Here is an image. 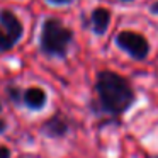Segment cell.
I'll return each instance as SVG.
<instances>
[{"label":"cell","mask_w":158,"mask_h":158,"mask_svg":"<svg viewBox=\"0 0 158 158\" xmlns=\"http://www.w3.org/2000/svg\"><path fill=\"white\" fill-rule=\"evenodd\" d=\"M95 90L99 94L102 109L110 114L124 112L134 100V94L129 83L121 75L112 72H100L97 75Z\"/></svg>","instance_id":"1"},{"label":"cell","mask_w":158,"mask_h":158,"mask_svg":"<svg viewBox=\"0 0 158 158\" xmlns=\"http://www.w3.org/2000/svg\"><path fill=\"white\" fill-rule=\"evenodd\" d=\"M72 32L56 19H48L43 24L41 31V48L49 56H65L70 43Z\"/></svg>","instance_id":"2"},{"label":"cell","mask_w":158,"mask_h":158,"mask_svg":"<svg viewBox=\"0 0 158 158\" xmlns=\"http://www.w3.org/2000/svg\"><path fill=\"white\" fill-rule=\"evenodd\" d=\"M116 41H117V44H119L126 53H129L134 60H144L148 55V51H150L148 41L141 34L133 32V31H124V32H121V34H117Z\"/></svg>","instance_id":"3"},{"label":"cell","mask_w":158,"mask_h":158,"mask_svg":"<svg viewBox=\"0 0 158 158\" xmlns=\"http://www.w3.org/2000/svg\"><path fill=\"white\" fill-rule=\"evenodd\" d=\"M0 24L2 29L9 34V38L14 43H17L22 38V24L10 10H2L0 12Z\"/></svg>","instance_id":"4"},{"label":"cell","mask_w":158,"mask_h":158,"mask_svg":"<svg viewBox=\"0 0 158 158\" xmlns=\"http://www.w3.org/2000/svg\"><path fill=\"white\" fill-rule=\"evenodd\" d=\"M66 129H68V124H66V121L60 116H53L51 119H49L48 123H44V126H43V133L51 136V138L63 136V134L66 133Z\"/></svg>","instance_id":"5"},{"label":"cell","mask_w":158,"mask_h":158,"mask_svg":"<svg viewBox=\"0 0 158 158\" xmlns=\"http://www.w3.org/2000/svg\"><path fill=\"white\" fill-rule=\"evenodd\" d=\"M24 102H26V106H27L29 109H34V110L44 107V104H46V94H44V90L38 89V87H32V89L26 90Z\"/></svg>","instance_id":"6"},{"label":"cell","mask_w":158,"mask_h":158,"mask_svg":"<svg viewBox=\"0 0 158 158\" xmlns=\"http://www.w3.org/2000/svg\"><path fill=\"white\" fill-rule=\"evenodd\" d=\"M109 21H110V14L107 9H95L92 12V26H94V31L97 34H104L107 31V26H109Z\"/></svg>","instance_id":"7"},{"label":"cell","mask_w":158,"mask_h":158,"mask_svg":"<svg viewBox=\"0 0 158 158\" xmlns=\"http://www.w3.org/2000/svg\"><path fill=\"white\" fill-rule=\"evenodd\" d=\"M14 44H15V43L9 38V34L0 27V51H9Z\"/></svg>","instance_id":"8"},{"label":"cell","mask_w":158,"mask_h":158,"mask_svg":"<svg viewBox=\"0 0 158 158\" xmlns=\"http://www.w3.org/2000/svg\"><path fill=\"white\" fill-rule=\"evenodd\" d=\"M0 158H10V150L5 146H0Z\"/></svg>","instance_id":"9"},{"label":"cell","mask_w":158,"mask_h":158,"mask_svg":"<svg viewBox=\"0 0 158 158\" xmlns=\"http://www.w3.org/2000/svg\"><path fill=\"white\" fill-rule=\"evenodd\" d=\"M49 4H68V2H72V0H48Z\"/></svg>","instance_id":"10"},{"label":"cell","mask_w":158,"mask_h":158,"mask_svg":"<svg viewBox=\"0 0 158 158\" xmlns=\"http://www.w3.org/2000/svg\"><path fill=\"white\" fill-rule=\"evenodd\" d=\"M5 127H7L5 121H2V119H0V133H4V131H5Z\"/></svg>","instance_id":"11"},{"label":"cell","mask_w":158,"mask_h":158,"mask_svg":"<svg viewBox=\"0 0 158 158\" xmlns=\"http://www.w3.org/2000/svg\"><path fill=\"white\" fill-rule=\"evenodd\" d=\"M151 12H153V14H158V2L153 5V7H151Z\"/></svg>","instance_id":"12"},{"label":"cell","mask_w":158,"mask_h":158,"mask_svg":"<svg viewBox=\"0 0 158 158\" xmlns=\"http://www.w3.org/2000/svg\"><path fill=\"white\" fill-rule=\"evenodd\" d=\"M0 109H2V106H0Z\"/></svg>","instance_id":"13"},{"label":"cell","mask_w":158,"mask_h":158,"mask_svg":"<svg viewBox=\"0 0 158 158\" xmlns=\"http://www.w3.org/2000/svg\"><path fill=\"white\" fill-rule=\"evenodd\" d=\"M126 2H127V0H126Z\"/></svg>","instance_id":"14"}]
</instances>
